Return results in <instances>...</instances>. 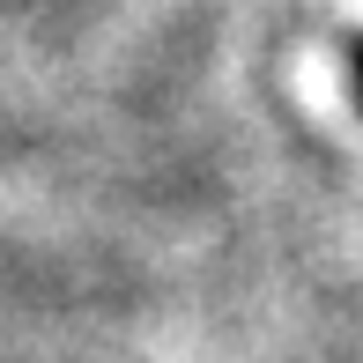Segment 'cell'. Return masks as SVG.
<instances>
[{
    "label": "cell",
    "mask_w": 363,
    "mask_h": 363,
    "mask_svg": "<svg viewBox=\"0 0 363 363\" xmlns=\"http://www.w3.org/2000/svg\"><path fill=\"white\" fill-rule=\"evenodd\" d=\"M349 67H356V96H363V38H356V60H349Z\"/></svg>",
    "instance_id": "6da1fadb"
}]
</instances>
